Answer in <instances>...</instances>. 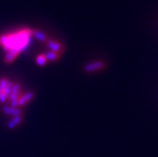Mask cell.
Returning a JSON list of instances; mask_svg holds the SVG:
<instances>
[{
    "mask_svg": "<svg viewBox=\"0 0 158 157\" xmlns=\"http://www.w3.org/2000/svg\"><path fill=\"white\" fill-rule=\"evenodd\" d=\"M33 30L31 27H22L17 31L0 35V48L5 52L4 62L11 64L23 52L31 43Z\"/></svg>",
    "mask_w": 158,
    "mask_h": 157,
    "instance_id": "1",
    "label": "cell"
},
{
    "mask_svg": "<svg viewBox=\"0 0 158 157\" xmlns=\"http://www.w3.org/2000/svg\"><path fill=\"white\" fill-rule=\"evenodd\" d=\"M13 83L10 81L8 79H1L0 80V101L6 102L9 101Z\"/></svg>",
    "mask_w": 158,
    "mask_h": 157,
    "instance_id": "2",
    "label": "cell"
},
{
    "mask_svg": "<svg viewBox=\"0 0 158 157\" xmlns=\"http://www.w3.org/2000/svg\"><path fill=\"white\" fill-rule=\"evenodd\" d=\"M45 46L50 51L59 53V54H62V52L64 50V45L62 44L61 42L53 40V39H50V38H48V41L45 43Z\"/></svg>",
    "mask_w": 158,
    "mask_h": 157,
    "instance_id": "3",
    "label": "cell"
},
{
    "mask_svg": "<svg viewBox=\"0 0 158 157\" xmlns=\"http://www.w3.org/2000/svg\"><path fill=\"white\" fill-rule=\"evenodd\" d=\"M103 66H104V63L102 61H96V62H92L86 64L84 66V71L87 73H92V72H96V71L102 69Z\"/></svg>",
    "mask_w": 158,
    "mask_h": 157,
    "instance_id": "4",
    "label": "cell"
},
{
    "mask_svg": "<svg viewBox=\"0 0 158 157\" xmlns=\"http://www.w3.org/2000/svg\"><path fill=\"white\" fill-rule=\"evenodd\" d=\"M32 36L35 39H37L38 41L44 43V44L48 41V36L47 35V33H45L44 31H38V30H33Z\"/></svg>",
    "mask_w": 158,
    "mask_h": 157,
    "instance_id": "5",
    "label": "cell"
},
{
    "mask_svg": "<svg viewBox=\"0 0 158 157\" xmlns=\"http://www.w3.org/2000/svg\"><path fill=\"white\" fill-rule=\"evenodd\" d=\"M32 97H33V94L31 92L22 94L20 98H19V101H18V105H25L28 101H31L32 99Z\"/></svg>",
    "mask_w": 158,
    "mask_h": 157,
    "instance_id": "6",
    "label": "cell"
},
{
    "mask_svg": "<svg viewBox=\"0 0 158 157\" xmlns=\"http://www.w3.org/2000/svg\"><path fill=\"white\" fill-rule=\"evenodd\" d=\"M46 57H47V59H48V62H56V61H58L60 59V57L62 54H59V53H56V52H53V51H47L45 53Z\"/></svg>",
    "mask_w": 158,
    "mask_h": 157,
    "instance_id": "7",
    "label": "cell"
},
{
    "mask_svg": "<svg viewBox=\"0 0 158 157\" xmlns=\"http://www.w3.org/2000/svg\"><path fill=\"white\" fill-rule=\"evenodd\" d=\"M35 62L38 65L40 66H43V65H46L48 64V59L45 55V53L43 54H39L36 56V59H35Z\"/></svg>",
    "mask_w": 158,
    "mask_h": 157,
    "instance_id": "8",
    "label": "cell"
}]
</instances>
